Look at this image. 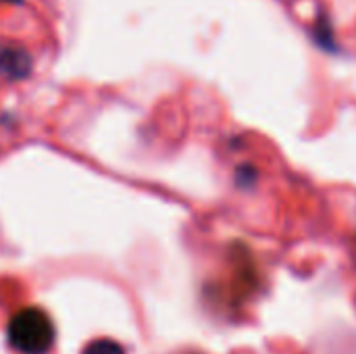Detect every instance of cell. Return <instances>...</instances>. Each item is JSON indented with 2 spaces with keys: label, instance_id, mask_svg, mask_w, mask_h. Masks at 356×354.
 <instances>
[{
  "label": "cell",
  "instance_id": "277c9868",
  "mask_svg": "<svg viewBox=\"0 0 356 354\" xmlns=\"http://www.w3.org/2000/svg\"><path fill=\"white\" fill-rule=\"evenodd\" d=\"M83 354H125V353H123V348H121L117 342H113V340H96V342H92V344L86 348V353Z\"/></svg>",
  "mask_w": 356,
  "mask_h": 354
},
{
  "label": "cell",
  "instance_id": "6da1fadb",
  "mask_svg": "<svg viewBox=\"0 0 356 354\" xmlns=\"http://www.w3.org/2000/svg\"><path fill=\"white\" fill-rule=\"evenodd\" d=\"M8 340L17 353L46 354L54 342V325L42 309L29 307L13 315L8 323Z\"/></svg>",
  "mask_w": 356,
  "mask_h": 354
},
{
  "label": "cell",
  "instance_id": "3957f363",
  "mask_svg": "<svg viewBox=\"0 0 356 354\" xmlns=\"http://www.w3.org/2000/svg\"><path fill=\"white\" fill-rule=\"evenodd\" d=\"M313 40L317 42V46H321L327 52H338L336 46V38H334V27L330 23V17L325 13L319 15L315 27H313Z\"/></svg>",
  "mask_w": 356,
  "mask_h": 354
},
{
  "label": "cell",
  "instance_id": "7a4b0ae2",
  "mask_svg": "<svg viewBox=\"0 0 356 354\" xmlns=\"http://www.w3.org/2000/svg\"><path fill=\"white\" fill-rule=\"evenodd\" d=\"M31 71V56L25 48L2 44L0 46V77L4 79H23Z\"/></svg>",
  "mask_w": 356,
  "mask_h": 354
},
{
  "label": "cell",
  "instance_id": "5b68a950",
  "mask_svg": "<svg viewBox=\"0 0 356 354\" xmlns=\"http://www.w3.org/2000/svg\"><path fill=\"white\" fill-rule=\"evenodd\" d=\"M0 2H8V4H21L23 0H0Z\"/></svg>",
  "mask_w": 356,
  "mask_h": 354
}]
</instances>
